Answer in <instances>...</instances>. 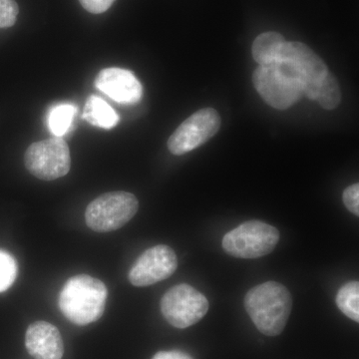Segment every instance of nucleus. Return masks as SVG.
Segmentation results:
<instances>
[{
	"label": "nucleus",
	"mask_w": 359,
	"mask_h": 359,
	"mask_svg": "<svg viewBox=\"0 0 359 359\" xmlns=\"http://www.w3.org/2000/svg\"><path fill=\"white\" fill-rule=\"evenodd\" d=\"M252 83L264 102L278 110L289 109L301 100L306 85L299 71L285 59L259 66L252 74Z\"/></svg>",
	"instance_id": "obj_3"
},
{
	"label": "nucleus",
	"mask_w": 359,
	"mask_h": 359,
	"mask_svg": "<svg viewBox=\"0 0 359 359\" xmlns=\"http://www.w3.org/2000/svg\"><path fill=\"white\" fill-rule=\"evenodd\" d=\"M280 241V231L261 221L241 224L224 235L222 245L226 254L237 259H257L271 254Z\"/></svg>",
	"instance_id": "obj_4"
},
{
	"label": "nucleus",
	"mask_w": 359,
	"mask_h": 359,
	"mask_svg": "<svg viewBox=\"0 0 359 359\" xmlns=\"http://www.w3.org/2000/svg\"><path fill=\"white\" fill-rule=\"evenodd\" d=\"M82 118L93 125L103 129L114 128L120 121L119 115L100 97L91 95L85 103Z\"/></svg>",
	"instance_id": "obj_13"
},
{
	"label": "nucleus",
	"mask_w": 359,
	"mask_h": 359,
	"mask_svg": "<svg viewBox=\"0 0 359 359\" xmlns=\"http://www.w3.org/2000/svg\"><path fill=\"white\" fill-rule=\"evenodd\" d=\"M139 202L133 194L117 191L99 196L85 212V221L91 230L108 233L122 228L138 212Z\"/></svg>",
	"instance_id": "obj_5"
},
{
	"label": "nucleus",
	"mask_w": 359,
	"mask_h": 359,
	"mask_svg": "<svg viewBox=\"0 0 359 359\" xmlns=\"http://www.w3.org/2000/svg\"><path fill=\"white\" fill-rule=\"evenodd\" d=\"M95 86L120 104H136L141 100L143 88L133 73L122 68H105L97 75Z\"/></svg>",
	"instance_id": "obj_11"
},
{
	"label": "nucleus",
	"mask_w": 359,
	"mask_h": 359,
	"mask_svg": "<svg viewBox=\"0 0 359 359\" xmlns=\"http://www.w3.org/2000/svg\"><path fill=\"white\" fill-rule=\"evenodd\" d=\"M178 268V259L171 248L155 245L138 257L129 271V280L135 287H149L170 278Z\"/></svg>",
	"instance_id": "obj_9"
},
{
	"label": "nucleus",
	"mask_w": 359,
	"mask_h": 359,
	"mask_svg": "<svg viewBox=\"0 0 359 359\" xmlns=\"http://www.w3.org/2000/svg\"><path fill=\"white\" fill-rule=\"evenodd\" d=\"M18 266L13 255L0 250V292L8 290L18 278Z\"/></svg>",
	"instance_id": "obj_18"
},
{
	"label": "nucleus",
	"mask_w": 359,
	"mask_h": 359,
	"mask_svg": "<svg viewBox=\"0 0 359 359\" xmlns=\"http://www.w3.org/2000/svg\"><path fill=\"white\" fill-rule=\"evenodd\" d=\"M342 200H344V205L349 212L358 216L359 215V185L358 184H353L349 186L344 190V195H342Z\"/></svg>",
	"instance_id": "obj_20"
},
{
	"label": "nucleus",
	"mask_w": 359,
	"mask_h": 359,
	"mask_svg": "<svg viewBox=\"0 0 359 359\" xmlns=\"http://www.w3.org/2000/svg\"><path fill=\"white\" fill-rule=\"evenodd\" d=\"M77 108L72 104H59L52 108L48 115V126L54 137L62 138L72 125Z\"/></svg>",
	"instance_id": "obj_15"
},
{
	"label": "nucleus",
	"mask_w": 359,
	"mask_h": 359,
	"mask_svg": "<svg viewBox=\"0 0 359 359\" xmlns=\"http://www.w3.org/2000/svg\"><path fill=\"white\" fill-rule=\"evenodd\" d=\"M25 347L35 359H62L65 344L55 325L47 321H35L28 327Z\"/></svg>",
	"instance_id": "obj_12"
},
{
	"label": "nucleus",
	"mask_w": 359,
	"mask_h": 359,
	"mask_svg": "<svg viewBox=\"0 0 359 359\" xmlns=\"http://www.w3.org/2000/svg\"><path fill=\"white\" fill-rule=\"evenodd\" d=\"M20 7L15 0H0V28L11 27L18 20Z\"/></svg>",
	"instance_id": "obj_19"
},
{
	"label": "nucleus",
	"mask_w": 359,
	"mask_h": 359,
	"mask_svg": "<svg viewBox=\"0 0 359 359\" xmlns=\"http://www.w3.org/2000/svg\"><path fill=\"white\" fill-rule=\"evenodd\" d=\"M314 100L318 101L321 107L327 110L335 109L339 105L341 91L337 78L330 72L318 84Z\"/></svg>",
	"instance_id": "obj_17"
},
{
	"label": "nucleus",
	"mask_w": 359,
	"mask_h": 359,
	"mask_svg": "<svg viewBox=\"0 0 359 359\" xmlns=\"http://www.w3.org/2000/svg\"><path fill=\"white\" fill-rule=\"evenodd\" d=\"M79 2L88 13L101 14L107 11L115 0H79Z\"/></svg>",
	"instance_id": "obj_21"
},
{
	"label": "nucleus",
	"mask_w": 359,
	"mask_h": 359,
	"mask_svg": "<svg viewBox=\"0 0 359 359\" xmlns=\"http://www.w3.org/2000/svg\"><path fill=\"white\" fill-rule=\"evenodd\" d=\"M285 40L278 32H264L259 35L252 43V57L259 66L269 65L275 62L280 57Z\"/></svg>",
	"instance_id": "obj_14"
},
{
	"label": "nucleus",
	"mask_w": 359,
	"mask_h": 359,
	"mask_svg": "<svg viewBox=\"0 0 359 359\" xmlns=\"http://www.w3.org/2000/svg\"><path fill=\"white\" fill-rule=\"evenodd\" d=\"M107 295V287L100 280L78 275L66 282L59 294L58 306L71 323L87 325L103 316Z\"/></svg>",
	"instance_id": "obj_2"
},
{
	"label": "nucleus",
	"mask_w": 359,
	"mask_h": 359,
	"mask_svg": "<svg viewBox=\"0 0 359 359\" xmlns=\"http://www.w3.org/2000/svg\"><path fill=\"white\" fill-rule=\"evenodd\" d=\"M292 299L282 283L266 282L245 297V309L257 330L268 337L282 334L292 313Z\"/></svg>",
	"instance_id": "obj_1"
},
{
	"label": "nucleus",
	"mask_w": 359,
	"mask_h": 359,
	"mask_svg": "<svg viewBox=\"0 0 359 359\" xmlns=\"http://www.w3.org/2000/svg\"><path fill=\"white\" fill-rule=\"evenodd\" d=\"M337 306L344 316L356 323L359 321V283H346L337 292Z\"/></svg>",
	"instance_id": "obj_16"
},
{
	"label": "nucleus",
	"mask_w": 359,
	"mask_h": 359,
	"mask_svg": "<svg viewBox=\"0 0 359 359\" xmlns=\"http://www.w3.org/2000/svg\"><path fill=\"white\" fill-rule=\"evenodd\" d=\"M219 127L221 117L216 110H199L175 130L168 140V149L173 155L187 154L212 138L218 133Z\"/></svg>",
	"instance_id": "obj_8"
},
{
	"label": "nucleus",
	"mask_w": 359,
	"mask_h": 359,
	"mask_svg": "<svg viewBox=\"0 0 359 359\" xmlns=\"http://www.w3.org/2000/svg\"><path fill=\"white\" fill-rule=\"evenodd\" d=\"M278 59L289 60L297 67L306 83L304 95L314 100L318 84L328 73L327 66L323 59L306 44L287 41L280 49Z\"/></svg>",
	"instance_id": "obj_10"
},
{
	"label": "nucleus",
	"mask_w": 359,
	"mask_h": 359,
	"mask_svg": "<svg viewBox=\"0 0 359 359\" xmlns=\"http://www.w3.org/2000/svg\"><path fill=\"white\" fill-rule=\"evenodd\" d=\"M152 359H194L190 354L181 351H160Z\"/></svg>",
	"instance_id": "obj_22"
},
{
	"label": "nucleus",
	"mask_w": 359,
	"mask_h": 359,
	"mask_svg": "<svg viewBox=\"0 0 359 359\" xmlns=\"http://www.w3.org/2000/svg\"><path fill=\"white\" fill-rule=\"evenodd\" d=\"M209 301L202 292L187 283L175 285L161 299L165 320L177 328L192 327L207 314Z\"/></svg>",
	"instance_id": "obj_7"
},
{
	"label": "nucleus",
	"mask_w": 359,
	"mask_h": 359,
	"mask_svg": "<svg viewBox=\"0 0 359 359\" xmlns=\"http://www.w3.org/2000/svg\"><path fill=\"white\" fill-rule=\"evenodd\" d=\"M25 163L28 172L37 179L54 181L62 178L70 171L69 147L58 137L35 142L26 150Z\"/></svg>",
	"instance_id": "obj_6"
}]
</instances>
